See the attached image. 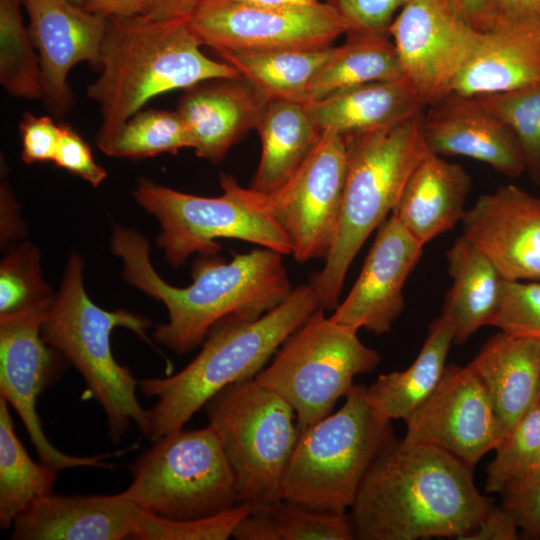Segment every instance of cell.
I'll list each match as a JSON object with an SVG mask.
<instances>
[{
	"instance_id": "obj_38",
	"label": "cell",
	"mask_w": 540,
	"mask_h": 540,
	"mask_svg": "<svg viewBox=\"0 0 540 540\" xmlns=\"http://www.w3.org/2000/svg\"><path fill=\"white\" fill-rule=\"evenodd\" d=\"M252 506L240 503L222 513L192 520H173L137 507L134 538L142 540H225L233 536Z\"/></svg>"
},
{
	"instance_id": "obj_34",
	"label": "cell",
	"mask_w": 540,
	"mask_h": 540,
	"mask_svg": "<svg viewBox=\"0 0 540 540\" xmlns=\"http://www.w3.org/2000/svg\"><path fill=\"white\" fill-rule=\"evenodd\" d=\"M34 47L19 0H0V82L12 96L43 97L40 60Z\"/></svg>"
},
{
	"instance_id": "obj_13",
	"label": "cell",
	"mask_w": 540,
	"mask_h": 540,
	"mask_svg": "<svg viewBox=\"0 0 540 540\" xmlns=\"http://www.w3.org/2000/svg\"><path fill=\"white\" fill-rule=\"evenodd\" d=\"M53 300L0 314V395L21 418L41 462L56 471L72 467L111 468L113 465L104 461L110 454H65L51 444L42 429L37 399L58 379L66 360L41 336Z\"/></svg>"
},
{
	"instance_id": "obj_41",
	"label": "cell",
	"mask_w": 540,
	"mask_h": 540,
	"mask_svg": "<svg viewBox=\"0 0 540 540\" xmlns=\"http://www.w3.org/2000/svg\"><path fill=\"white\" fill-rule=\"evenodd\" d=\"M412 0H333L349 31L388 33L394 14Z\"/></svg>"
},
{
	"instance_id": "obj_36",
	"label": "cell",
	"mask_w": 540,
	"mask_h": 540,
	"mask_svg": "<svg viewBox=\"0 0 540 540\" xmlns=\"http://www.w3.org/2000/svg\"><path fill=\"white\" fill-rule=\"evenodd\" d=\"M182 148H191V142L178 111L149 109L137 112L127 121L107 155L143 159L161 153L175 154Z\"/></svg>"
},
{
	"instance_id": "obj_20",
	"label": "cell",
	"mask_w": 540,
	"mask_h": 540,
	"mask_svg": "<svg viewBox=\"0 0 540 540\" xmlns=\"http://www.w3.org/2000/svg\"><path fill=\"white\" fill-rule=\"evenodd\" d=\"M421 131L427 149L439 156H463L515 178L525 172L511 130L475 96L450 92L423 113Z\"/></svg>"
},
{
	"instance_id": "obj_23",
	"label": "cell",
	"mask_w": 540,
	"mask_h": 540,
	"mask_svg": "<svg viewBox=\"0 0 540 540\" xmlns=\"http://www.w3.org/2000/svg\"><path fill=\"white\" fill-rule=\"evenodd\" d=\"M540 80V13L496 21L480 32L451 92L499 93Z\"/></svg>"
},
{
	"instance_id": "obj_19",
	"label": "cell",
	"mask_w": 540,
	"mask_h": 540,
	"mask_svg": "<svg viewBox=\"0 0 540 540\" xmlns=\"http://www.w3.org/2000/svg\"><path fill=\"white\" fill-rule=\"evenodd\" d=\"M28 31L39 52L43 97L56 113L72 104L67 78L83 61L100 68L108 17L86 11L69 0H24Z\"/></svg>"
},
{
	"instance_id": "obj_18",
	"label": "cell",
	"mask_w": 540,
	"mask_h": 540,
	"mask_svg": "<svg viewBox=\"0 0 540 540\" xmlns=\"http://www.w3.org/2000/svg\"><path fill=\"white\" fill-rule=\"evenodd\" d=\"M423 248L391 214L378 228L359 277L330 319L375 335L389 332L404 309L403 288Z\"/></svg>"
},
{
	"instance_id": "obj_35",
	"label": "cell",
	"mask_w": 540,
	"mask_h": 540,
	"mask_svg": "<svg viewBox=\"0 0 540 540\" xmlns=\"http://www.w3.org/2000/svg\"><path fill=\"white\" fill-rule=\"evenodd\" d=\"M475 97L514 134L525 172L540 185V80L514 90Z\"/></svg>"
},
{
	"instance_id": "obj_10",
	"label": "cell",
	"mask_w": 540,
	"mask_h": 540,
	"mask_svg": "<svg viewBox=\"0 0 540 540\" xmlns=\"http://www.w3.org/2000/svg\"><path fill=\"white\" fill-rule=\"evenodd\" d=\"M357 332L319 308L254 377L293 408L299 433L330 415L355 385L354 377L380 363L378 352L363 344Z\"/></svg>"
},
{
	"instance_id": "obj_44",
	"label": "cell",
	"mask_w": 540,
	"mask_h": 540,
	"mask_svg": "<svg viewBox=\"0 0 540 540\" xmlns=\"http://www.w3.org/2000/svg\"><path fill=\"white\" fill-rule=\"evenodd\" d=\"M502 506L511 511L522 533L540 539V481L517 492H501Z\"/></svg>"
},
{
	"instance_id": "obj_17",
	"label": "cell",
	"mask_w": 540,
	"mask_h": 540,
	"mask_svg": "<svg viewBox=\"0 0 540 540\" xmlns=\"http://www.w3.org/2000/svg\"><path fill=\"white\" fill-rule=\"evenodd\" d=\"M462 236L506 280L540 282V198L507 184L481 195L467 209Z\"/></svg>"
},
{
	"instance_id": "obj_21",
	"label": "cell",
	"mask_w": 540,
	"mask_h": 540,
	"mask_svg": "<svg viewBox=\"0 0 540 540\" xmlns=\"http://www.w3.org/2000/svg\"><path fill=\"white\" fill-rule=\"evenodd\" d=\"M267 99L243 76L213 78L184 89L177 111L195 154L220 162L256 129Z\"/></svg>"
},
{
	"instance_id": "obj_3",
	"label": "cell",
	"mask_w": 540,
	"mask_h": 540,
	"mask_svg": "<svg viewBox=\"0 0 540 540\" xmlns=\"http://www.w3.org/2000/svg\"><path fill=\"white\" fill-rule=\"evenodd\" d=\"M187 18L147 14L108 17L101 48L100 76L87 89L100 106L96 138L107 155L127 121L153 97L201 81L234 77L224 61L205 56Z\"/></svg>"
},
{
	"instance_id": "obj_9",
	"label": "cell",
	"mask_w": 540,
	"mask_h": 540,
	"mask_svg": "<svg viewBox=\"0 0 540 540\" xmlns=\"http://www.w3.org/2000/svg\"><path fill=\"white\" fill-rule=\"evenodd\" d=\"M131 473L132 483L122 493L139 509L163 518L200 519L240 504L233 470L210 425L154 440Z\"/></svg>"
},
{
	"instance_id": "obj_53",
	"label": "cell",
	"mask_w": 540,
	"mask_h": 540,
	"mask_svg": "<svg viewBox=\"0 0 540 540\" xmlns=\"http://www.w3.org/2000/svg\"><path fill=\"white\" fill-rule=\"evenodd\" d=\"M537 399H538V401H540V380H539V386H538Z\"/></svg>"
},
{
	"instance_id": "obj_40",
	"label": "cell",
	"mask_w": 540,
	"mask_h": 540,
	"mask_svg": "<svg viewBox=\"0 0 540 540\" xmlns=\"http://www.w3.org/2000/svg\"><path fill=\"white\" fill-rule=\"evenodd\" d=\"M492 326L513 336L540 341V282L505 279Z\"/></svg>"
},
{
	"instance_id": "obj_6",
	"label": "cell",
	"mask_w": 540,
	"mask_h": 540,
	"mask_svg": "<svg viewBox=\"0 0 540 540\" xmlns=\"http://www.w3.org/2000/svg\"><path fill=\"white\" fill-rule=\"evenodd\" d=\"M151 325L150 319L130 311H107L94 304L85 291L82 260L76 254L69 257L41 336L82 375L105 412L113 443L120 442L132 421L149 436L150 419L136 396L139 381L115 360L110 335L114 328L124 327L149 341L146 330Z\"/></svg>"
},
{
	"instance_id": "obj_46",
	"label": "cell",
	"mask_w": 540,
	"mask_h": 540,
	"mask_svg": "<svg viewBox=\"0 0 540 540\" xmlns=\"http://www.w3.org/2000/svg\"><path fill=\"white\" fill-rule=\"evenodd\" d=\"M472 28L479 32L493 25L492 0H445Z\"/></svg>"
},
{
	"instance_id": "obj_31",
	"label": "cell",
	"mask_w": 540,
	"mask_h": 540,
	"mask_svg": "<svg viewBox=\"0 0 540 540\" xmlns=\"http://www.w3.org/2000/svg\"><path fill=\"white\" fill-rule=\"evenodd\" d=\"M335 46L308 50L224 52L218 54L267 100L307 102L309 87Z\"/></svg>"
},
{
	"instance_id": "obj_2",
	"label": "cell",
	"mask_w": 540,
	"mask_h": 540,
	"mask_svg": "<svg viewBox=\"0 0 540 540\" xmlns=\"http://www.w3.org/2000/svg\"><path fill=\"white\" fill-rule=\"evenodd\" d=\"M111 249L123 262V279L167 308L168 322L154 331L157 342L177 354L206 339L220 321L257 319L283 302L292 291L283 254L255 248L234 254L231 261L201 255L187 287L166 283L150 260V246L137 230L114 224Z\"/></svg>"
},
{
	"instance_id": "obj_29",
	"label": "cell",
	"mask_w": 540,
	"mask_h": 540,
	"mask_svg": "<svg viewBox=\"0 0 540 540\" xmlns=\"http://www.w3.org/2000/svg\"><path fill=\"white\" fill-rule=\"evenodd\" d=\"M454 335L440 315L429 327L424 344L414 362L403 371L381 374L367 387V398L384 419L407 420L437 387L446 367Z\"/></svg>"
},
{
	"instance_id": "obj_15",
	"label": "cell",
	"mask_w": 540,
	"mask_h": 540,
	"mask_svg": "<svg viewBox=\"0 0 540 540\" xmlns=\"http://www.w3.org/2000/svg\"><path fill=\"white\" fill-rule=\"evenodd\" d=\"M388 33L403 77L425 108L451 92L480 35L445 0L410 1Z\"/></svg>"
},
{
	"instance_id": "obj_47",
	"label": "cell",
	"mask_w": 540,
	"mask_h": 540,
	"mask_svg": "<svg viewBox=\"0 0 540 540\" xmlns=\"http://www.w3.org/2000/svg\"><path fill=\"white\" fill-rule=\"evenodd\" d=\"M198 1L199 0H142L141 13L164 19H189Z\"/></svg>"
},
{
	"instance_id": "obj_1",
	"label": "cell",
	"mask_w": 540,
	"mask_h": 540,
	"mask_svg": "<svg viewBox=\"0 0 540 540\" xmlns=\"http://www.w3.org/2000/svg\"><path fill=\"white\" fill-rule=\"evenodd\" d=\"M492 506L472 468L435 446L389 441L364 477L349 518L359 540L462 538Z\"/></svg>"
},
{
	"instance_id": "obj_5",
	"label": "cell",
	"mask_w": 540,
	"mask_h": 540,
	"mask_svg": "<svg viewBox=\"0 0 540 540\" xmlns=\"http://www.w3.org/2000/svg\"><path fill=\"white\" fill-rule=\"evenodd\" d=\"M423 113L383 129L344 137L347 172L340 221L325 265L310 281L325 311L338 306L353 260L392 213L410 173L429 152L421 131Z\"/></svg>"
},
{
	"instance_id": "obj_7",
	"label": "cell",
	"mask_w": 540,
	"mask_h": 540,
	"mask_svg": "<svg viewBox=\"0 0 540 540\" xmlns=\"http://www.w3.org/2000/svg\"><path fill=\"white\" fill-rule=\"evenodd\" d=\"M367 386L354 385L342 407L299 433L283 478V498L308 507L346 513L383 447L394 438Z\"/></svg>"
},
{
	"instance_id": "obj_28",
	"label": "cell",
	"mask_w": 540,
	"mask_h": 540,
	"mask_svg": "<svg viewBox=\"0 0 540 540\" xmlns=\"http://www.w3.org/2000/svg\"><path fill=\"white\" fill-rule=\"evenodd\" d=\"M256 130L261 156L249 188L259 194H270L286 183L322 135L305 103L288 99L268 100Z\"/></svg>"
},
{
	"instance_id": "obj_30",
	"label": "cell",
	"mask_w": 540,
	"mask_h": 540,
	"mask_svg": "<svg viewBox=\"0 0 540 540\" xmlns=\"http://www.w3.org/2000/svg\"><path fill=\"white\" fill-rule=\"evenodd\" d=\"M343 45L312 81L307 102L318 101L342 90L365 83L404 78L389 33L348 31Z\"/></svg>"
},
{
	"instance_id": "obj_51",
	"label": "cell",
	"mask_w": 540,
	"mask_h": 540,
	"mask_svg": "<svg viewBox=\"0 0 540 540\" xmlns=\"http://www.w3.org/2000/svg\"><path fill=\"white\" fill-rule=\"evenodd\" d=\"M249 3L255 4H264V5H297V4H309L315 2H333V0H240Z\"/></svg>"
},
{
	"instance_id": "obj_24",
	"label": "cell",
	"mask_w": 540,
	"mask_h": 540,
	"mask_svg": "<svg viewBox=\"0 0 540 540\" xmlns=\"http://www.w3.org/2000/svg\"><path fill=\"white\" fill-rule=\"evenodd\" d=\"M471 186L461 165L429 151L410 173L391 214L425 246L462 221Z\"/></svg>"
},
{
	"instance_id": "obj_26",
	"label": "cell",
	"mask_w": 540,
	"mask_h": 540,
	"mask_svg": "<svg viewBox=\"0 0 540 540\" xmlns=\"http://www.w3.org/2000/svg\"><path fill=\"white\" fill-rule=\"evenodd\" d=\"M305 106L321 132L343 137L395 125L425 109L405 78L361 84Z\"/></svg>"
},
{
	"instance_id": "obj_12",
	"label": "cell",
	"mask_w": 540,
	"mask_h": 540,
	"mask_svg": "<svg viewBox=\"0 0 540 540\" xmlns=\"http://www.w3.org/2000/svg\"><path fill=\"white\" fill-rule=\"evenodd\" d=\"M188 22L200 43L217 54L321 49L350 30L337 7L326 1L264 5L199 0Z\"/></svg>"
},
{
	"instance_id": "obj_25",
	"label": "cell",
	"mask_w": 540,
	"mask_h": 540,
	"mask_svg": "<svg viewBox=\"0 0 540 540\" xmlns=\"http://www.w3.org/2000/svg\"><path fill=\"white\" fill-rule=\"evenodd\" d=\"M468 365L485 385L506 435L537 400L540 341L500 331Z\"/></svg>"
},
{
	"instance_id": "obj_33",
	"label": "cell",
	"mask_w": 540,
	"mask_h": 540,
	"mask_svg": "<svg viewBox=\"0 0 540 540\" xmlns=\"http://www.w3.org/2000/svg\"><path fill=\"white\" fill-rule=\"evenodd\" d=\"M57 472L29 456L16 435L9 404L0 397V527L10 528L31 503L52 494Z\"/></svg>"
},
{
	"instance_id": "obj_32",
	"label": "cell",
	"mask_w": 540,
	"mask_h": 540,
	"mask_svg": "<svg viewBox=\"0 0 540 540\" xmlns=\"http://www.w3.org/2000/svg\"><path fill=\"white\" fill-rule=\"evenodd\" d=\"M237 540H353L347 513L317 510L281 499L252 509L236 527Z\"/></svg>"
},
{
	"instance_id": "obj_43",
	"label": "cell",
	"mask_w": 540,
	"mask_h": 540,
	"mask_svg": "<svg viewBox=\"0 0 540 540\" xmlns=\"http://www.w3.org/2000/svg\"><path fill=\"white\" fill-rule=\"evenodd\" d=\"M21 159L27 163L53 161L60 137L61 125L52 118L26 113L19 126Z\"/></svg>"
},
{
	"instance_id": "obj_11",
	"label": "cell",
	"mask_w": 540,
	"mask_h": 540,
	"mask_svg": "<svg viewBox=\"0 0 540 540\" xmlns=\"http://www.w3.org/2000/svg\"><path fill=\"white\" fill-rule=\"evenodd\" d=\"M223 194L201 197L179 192L148 179L138 182L133 196L159 221L157 244L169 264L182 266L195 253L215 255L216 239H238L291 255V244L259 196L221 174Z\"/></svg>"
},
{
	"instance_id": "obj_50",
	"label": "cell",
	"mask_w": 540,
	"mask_h": 540,
	"mask_svg": "<svg viewBox=\"0 0 540 540\" xmlns=\"http://www.w3.org/2000/svg\"><path fill=\"white\" fill-rule=\"evenodd\" d=\"M540 481V450L535 459L517 480L508 484L501 492H517L529 488ZM500 492V493H501Z\"/></svg>"
},
{
	"instance_id": "obj_54",
	"label": "cell",
	"mask_w": 540,
	"mask_h": 540,
	"mask_svg": "<svg viewBox=\"0 0 540 540\" xmlns=\"http://www.w3.org/2000/svg\"><path fill=\"white\" fill-rule=\"evenodd\" d=\"M539 13H540V9H539Z\"/></svg>"
},
{
	"instance_id": "obj_27",
	"label": "cell",
	"mask_w": 540,
	"mask_h": 540,
	"mask_svg": "<svg viewBox=\"0 0 540 540\" xmlns=\"http://www.w3.org/2000/svg\"><path fill=\"white\" fill-rule=\"evenodd\" d=\"M452 279L441 316L450 324L454 343L463 344L477 330L492 326L505 278L468 239L458 237L446 253Z\"/></svg>"
},
{
	"instance_id": "obj_39",
	"label": "cell",
	"mask_w": 540,
	"mask_h": 540,
	"mask_svg": "<svg viewBox=\"0 0 540 540\" xmlns=\"http://www.w3.org/2000/svg\"><path fill=\"white\" fill-rule=\"evenodd\" d=\"M37 248L25 243L5 256L0 266V314L12 313L54 298L40 270Z\"/></svg>"
},
{
	"instance_id": "obj_22",
	"label": "cell",
	"mask_w": 540,
	"mask_h": 540,
	"mask_svg": "<svg viewBox=\"0 0 540 540\" xmlns=\"http://www.w3.org/2000/svg\"><path fill=\"white\" fill-rule=\"evenodd\" d=\"M137 507L115 495L64 496L35 500L13 522L14 540H120L134 538Z\"/></svg>"
},
{
	"instance_id": "obj_16",
	"label": "cell",
	"mask_w": 540,
	"mask_h": 540,
	"mask_svg": "<svg viewBox=\"0 0 540 540\" xmlns=\"http://www.w3.org/2000/svg\"><path fill=\"white\" fill-rule=\"evenodd\" d=\"M405 423L404 437L440 448L471 468L505 436L482 380L469 365L454 363Z\"/></svg>"
},
{
	"instance_id": "obj_4",
	"label": "cell",
	"mask_w": 540,
	"mask_h": 540,
	"mask_svg": "<svg viewBox=\"0 0 540 540\" xmlns=\"http://www.w3.org/2000/svg\"><path fill=\"white\" fill-rule=\"evenodd\" d=\"M319 308L311 283L299 285L257 319L227 318L217 323L199 354L178 373L139 381L144 395L157 398L148 410L150 438L154 441L182 429L220 390L254 379L283 342Z\"/></svg>"
},
{
	"instance_id": "obj_48",
	"label": "cell",
	"mask_w": 540,
	"mask_h": 540,
	"mask_svg": "<svg viewBox=\"0 0 540 540\" xmlns=\"http://www.w3.org/2000/svg\"><path fill=\"white\" fill-rule=\"evenodd\" d=\"M82 8L106 17H129L142 12V0H86Z\"/></svg>"
},
{
	"instance_id": "obj_14",
	"label": "cell",
	"mask_w": 540,
	"mask_h": 540,
	"mask_svg": "<svg viewBox=\"0 0 540 540\" xmlns=\"http://www.w3.org/2000/svg\"><path fill=\"white\" fill-rule=\"evenodd\" d=\"M347 172L346 139L324 131L308 158L279 189L258 194L287 236L299 263L326 259L342 209Z\"/></svg>"
},
{
	"instance_id": "obj_45",
	"label": "cell",
	"mask_w": 540,
	"mask_h": 540,
	"mask_svg": "<svg viewBox=\"0 0 540 540\" xmlns=\"http://www.w3.org/2000/svg\"><path fill=\"white\" fill-rule=\"evenodd\" d=\"M519 525L515 515L505 507L492 504L479 525L462 540H516Z\"/></svg>"
},
{
	"instance_id": "obj_42",
	"label": "cell",
	"mask_w": 540,
	"mask_h": 540,
	"mask_svg": "<svg viewBox=\"0 0 540 540\" xmlns=\"http://www.w3.org/2000/svg\"><path fill=\"white\" fill-rule=\"evenodd\" d=\"M53 162L94 187L99 186L107 177L106 170L95 162L85 140L66 124L61 125V137Z\"/></svg>"
},
{
	"instance_id": "obj_37",
	"label": "cell",
	"mask_w": 540,
	"mask_h": 540,
	"mask_svg": "<svg viewBox=\"0 0 540 540\" xmlns=\"http://www.w3.org/2000/svg\"><path fill=\"white\" fill-rule=\"evenodd\" d=\"M540 450V401L533 403L495 448L486 467L485 491L500 493L521 477Z\"/></svg>"
},
{
	"instance_id": "obj_8",
	"label": "cell",
	"mask_w": 540,
	"mask_h": 540,
	"mask_svg": "<svg viewBox=\"0 0 540 540\" xmlns=\"http://www.w3.org/2000/svg\"><path fill=\"white\" fill-rule=\"evenodd\" d=\"M233 470L240 503L283 499V478L299 437L293 408L254 379L228 385L204 406Z\"/></svg>"
},
{
	"instance_id": "obj_52",
	"label": "cell",
	"mask_w": 540,
	"mask_h": 540,
	"mask_svg": "<svg viewBox=\"0 0 540 540\" xmlns=\"http://www.w3.org/2000/svg\"><path fill=\"white\" fill-rule=\"evenodd\" d=\"M69 1L72 2L75 5H78V6L82 7L86 0H69Z\"/></svg>"
},
{
	"instance_id": "obj_49",
	"label": "cell",
	"mask_w": 540,
	"mask_h": 540,
	"mask_svg": "<svg viewBox=\"0 0 540 540\" xmlns=\"http://www.w3.org/2000/svg\"><path fill=\"white\" fill-rule=\"evenodd\" d=\"M539 9L540 0H492L493 24L499 20L538 14Z\"/></svg>"
}]
</instances>
